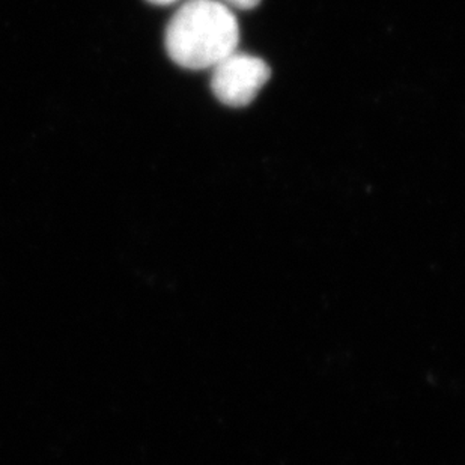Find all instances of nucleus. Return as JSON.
Masks as SVG:
<instances>
[{
  "label": "nucleus",
  "instance_id": "nucleus-1",
  "mask_svg": "<svg viewBox=\"0 0 465 465\" xmlns=\"http://www.w3.org/2000/svg\"><path fill=\"white\" fill-rule=\"evenodd\" d=\"M240 26L219 0H187L172 15L164 45L172 61L187 70H207L237 52Z\"/></svg>",
  "mask_w": 465,
  "mask_h": 465
},
{
  "label": "nucleus",
  "instance_id": "nucleus-2",
  "mask_svg": "<svg viewBox=\"0 0 465 465\" xmlns=\"http://www.w3.org/2000/svg\"><path fill=\"white\" fill-rule=\"evenodd\" d=\"M211 89L215 98L231 107L251 104L265 86L272 70L267 62L247 53L233 52L211 68Z\"/></svg>",
  "mask_w": 465,
  "mask_h": 465
},
{
  "label": "nucleus",
  "instance_id": "nucleus-4",
  "mask_svg": "<svg viewBox=\"0 0 465 465\" xmlns=\"http://www.w3.org/2000/svg\"><path fill=\"white\" fill-rule=\"evenodd\" d=\"M150 4L160 5V6H164V5H172L175 4L176 0H148Z\"/></svg>",
  "mask_w": 465,
  "mask_h": 465
},
{
  "label": "nucleus",
  "instance_id": "nucleus-3",
  "mask_svg": "<svg viewBox=\"0 0 465 465\" xmlns=\"http://www.w3.org/2000/svg\"><path fill=\"white\" fill-rule=\"evenodd\" d=\"M226 2L240 9L256 8L261 4V0H226Z\"/></svg>",
  "mask_w": 465,
  "mask_h": 465
}]
</instances>
